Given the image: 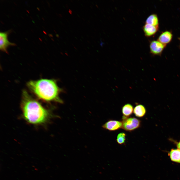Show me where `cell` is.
Masks as SVG:
<instances>
[{
    "mask_svg": "<svg viewBox=\"0 0 180 180\" xmlns=\"http://www.w3.org/2000/svg\"><path fill=\"white\" fill-rule=\"evenodd\" d=\"M21 106L24 118L31 124H44L52 116L50 111L25 90L22 91Z\"/></svg>",
    "mask_w": 180,
    "mask_h": 180,
    "instance_id": "6da1fadb",
    "label": "cell"
},
{
    "mask_svg": "<svg viewBox=\"0 0 180 180\" xmlns=\"http://www.w3.org/2000/svg\"><path fill=\"white\" fill-rule=\"evenodd\" d=\"M27 86L38 99L46 102H63L59 97L62 90L54 80L42 78L28 82Z\"/></svg>",
    "mask_w": 180,
    "mask_h": 180,
    "instance_id": "7a4b0ae2",
    "label": "cell"
},
{
    "mask_svg": "<svg viewBox=\"0 0 180 180\" xmlns=\"http://www.w3.org/2000/svg\"><path fill=\"white\" fill-rule=\"evenodd\" d=\"M122 128L129 132L133 131L139 128L141 121L135 117H126L123 116L122 118Z\"/></svg>",
    "mask_w": 180,
    "mask_h": 180,
    "instance_id": "3957f363",
    "label": "cell"
},
{
    "mask_svg": "<svg viewBox=\"0 0 180 180\" xmlns=\"http://www.w3.org/2000/svg\"><path fill=\"white\" fill-rule=\"evenodd\" d=\"M166 46L158 40L152 41L150 44V52L154 55H160Z\"/></svg>",
    "mask_w": 180,
    "mask_h": 180,
    "instance_id": "277c9868",
    "label": "cell"
},
{
    "mask_svg": "<svg viewBox=\"0 0 180 180\" xmlns=\"http://www.w3.org/2000/svg\"><path fill=\"white\" fill-rule=\"evenodd\" d=\"M8 32H0V49L2 51L8 52L7 48L10 46H14V43L9 42L8 39Z\"/></svg>",
    "mask_w": 180,
    "mask_h": 180,
    "instance_id": "5b68a950",
    "label": "cell"
},
{
    "mask_svg": "<svg viewBox=\"0 0 180 180\" xmlns=\"http://www.w3.org/2000/svg\"><path fill=\"white\" fill-rule=\"evenodd\" d=\"M102 127L103 128L110 131H115L122 128V121L110 120L104 124Z\"/></svg>",
    "mask_w": 180,
    "mask_h": 180,
    "instance_id": "8992f818",
    "label": "cell"
},
{
    "mask_svg": "<svg viewBox=\"0 0 180 180\" xmlns=\"http://www.w3.org/2000/svg\"><path fill=\"white\" fill-rule=\"evenodd\" d=\"M158 26H154L145 24L143 27L145 36L150 37L155 34L158 30Z\"/></svg>",
    "mask_w": 180,
    "mask_h": 180,
    "instance_id": "52a82bcc",
    "label": "cell"
},
{
    "mask_svg": "<svg viewBox=\"0 0 180 180\" xmlns=\"http://www.w3.org/2000/svg\"><path fill=\"white\" fill-rule=\"evenodd\" d=\"M171 33L168 31H165L162 33L159 37L158 41L164 44L170 42L172 38Z\"/></svg>",
    "mask_w": 180,
    "mask_h": 180,
    "instance_id": "ba28073f",
    "label": "cell"
},
{
    "mask_svg": "<svg viewBox=\"0 0 180 180\" xmlns=\"http://www.w3.org/2000/svg\"><path fill=\"white\" fill-rule=\"evenodd\" d=\"M171 160L172 161L180 163V150L178 148L172 149L168 153Z\"/></svg>",
    "mask_w": 180,
    "mask_h": 180,
    "instance_id": "9c48e42d",
    "label": "cell"
},
{
    "mask_svg": "<svg viewBox=\"0 0 180 180\" xmlns=\"http://www.w3.org/2000/svg\"><path fill=\"white\" fill-rule=\"evenodd\" d=\"M133 112L136 116L141 118L143 117L146 114V110L144 106L139 104L136 105L134 107Z\"/></svg>",
    "mask_w": 180,
    "mask_h": 180,
    "instance_id": "30bf717a",
    "label": "cell"
},
{
    "mask_svg": "<svg viewBox=\"0 0 180 180\" xmlns=\"http://www.w3.org/2000/svg\"><path fill=\"white\" fill-rule=\"evenodd\" d=\"M133 106L130 104H127L124 105L122 107V112L123 116L126 117H129L133 112Z\"/></svg>",
    "mask_w": 180,
    "mask_h": 180,
    "instance_id": "8fae6325",
    "label": "cell"
},
{
    "mask_svg": "<svg viewBox=\"0 0 180 180\" xmlns=\"http://www.w3.org/2000/svg\"><path fill=\"white\" fill-rule=\"evenodd\" d=\"M146 24L154 26H158V22L157 16L155 14L150 15L146 19Z\"/></svg>",
    "mask_w": 180,
    "mask_h": 180,
    "instance_id": "7c38bea8",
    "label": "cell"
},
{
    "mask_svg": "<svg viewBox=\"0 0 180 180\" xmlns=\"http://www.w3.org/2000/svg\"><path fill=\"white\" fill-rule=\"evenodd\" d=\"M126 140V134L124 132H122L119 133L117 135L116 141L119 144H124Z\"/></svg>",
    "mask_w": 180,
    "mask_h": 180,
    "instance_id": "4fadbf2b",
    "label": "cell"
},
{
    "mask_svg": "<svg viewBox=\"0 0 180 180\" xmlns=\"http://www.w3.org/2000/svg\"><path fill=\"white\" fill-rule=\"evenodd\" d=\"M176 146L180 150V141L176 143Z\"/></svg>",
    "mask_w": 180,
    "mask_h": 180,
    "instance_id": "5bb4252c",
    "label": "cell"
},
{
    "mask_svg": "<svg viewBox=\"0 0 180 180\" xmlns=\"http://www.w3.org/2000/svg\"><path fill=\"white\" fill-rule=\"evenodd\" d=\"M68 12L71 14H72V11L70 9H69L68 11Z\"/></svg>",
    "mask_w": 180,
    "mask_h": 180,
    "instance_id": "9a60e30c",
    "label": "cell"
},
{
    "mask_svg": "<svg viewBox=\"0 0 180 180\" xmlns=\"http://www.w3.org/2000/svg\"><path fill=\"white\" fill-rule=\"evenodd\" d=\"M66 8H68V5H67V4H66Z\"/></svg>",
    "mask_w": 180,
    "mask_h": 180,
    "instance_id": "2e32d148",
    "label": "cell"
},
{
    "mask_svg": "<svg viewBox=\"0 0 180 180\" xmlns=\"http://www.w3.org/2000/svg\"><path fill=\"white\" fill-rule=\"evenodd\" d=\"M56 36L58 38H59L60 37L59 36L58 34H56Z\"/></svg>",
    "mask_w": 180,
    "mask_h": 180,
    "instance_id": "e0dca14e",
    "label": "cell"
},
{
    "mask_svg": "<svg viewBox=\"0 0 180 180\" xmlns=\"http://www.w3.org/2000/svg\"><path fill=\"white\" fill-rule=\"evenodd\" d=\"M34 170L36 171H38V170L36 168H34Z\"/></svg>",
    "mask_w": 180,
    "mask_h": 180,
    "instance_id": "ac0fdd59",
    "label": "cell"
},
{
    "mask_svg": "<svg viewBox=\"0 0 180 180\" xmlns=\"http://www.w3.org/2000/svg\"><path fill=\"white\" fill-rule=\"evenodd\" d=\"M59 15L60 16V17H62V16L60 14H59Z\"/></svg>",
    "mask_w": 180,
    "mask_h": 180,
    "instance_id": "d6986e66",
    "label": "cell"
},
{
    "mask_svg": "<svg viewBox=\"0 0 180 180\" xmlns=\"http://www.w3.org/2000/svg\"><path fill=\"white\" fill-rule=\"evenodd\" d=\"M87 42H88V43H90V42L89 41H88H88H87Z\"/></svg>",
    "mask_w": 180,
    "mask_h": 180,
    "instance_id": "ffe728a7",
    "label": "cell"
},
{
    "mask_svg": "<svg viewBox=\"0 0 180 180\" xmlns=\"http://www.w3.org/2000/svg\"><path fill=\"white\" fill-rule=\"evenodd\" d=\"M90 7L92 8V6L91 5L90 6Z\"/></svg>",
    "mask_w": 180,
    "mask_h": 180,
    "instance_id": "44dd1931",
    "label": "cell"
},
{
    "mask_svg": "<svg viewBox=\"0 0 180 180\" xmlns=\"http://www.w3.org/2000/svg\"><path fill=\"white\" fill-rule=\"evenodd\" d=\"M32 166L34 168L35 167L34 166Z\"/></svg>",
    "mask_w": 180,
    "mask_h": 180,
    "instance_id": "7402d4cb",
    "label": "cell"
},
{
    "mask_svg": "<svg viewBox=\"0 0 180 180\" xmlns=\"http://www.w3.org/2000/svg\"><path fill=\"white\" fill-rule=\"evenodd\" d=\"M74 48L75 49H76V48L74 46Z\"/></svg>",
    "mask_w": 180,
    "mask_h": 180,
    "instance_id": "603a6c76",
    "label": "cell"
},
{
    "mask_svg": "<svg viewBox=\"0 0 180 180\" xmlns=\"http://www.w3.org/2000/svg\"><path fill=\"white\" fill-rule=\"evenodd\" d=\"M20 164H22L21 163H20Z\"/></svg>",
    "mask_w": 180,
    "mask_h": 180,
    "instance_id": "cb8c5ba5",
    "label": "cell"
}]
</instances>
